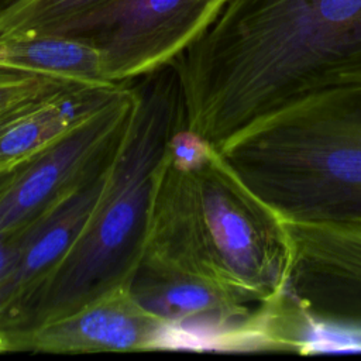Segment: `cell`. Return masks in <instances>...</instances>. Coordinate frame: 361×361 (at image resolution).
<instances>
[{
	"mask_svg": "<svg viewBox=\"0 0 361 361\" xmlns=\"http://www.w3.org/2000/svg\"><path fill=\"white\" fill-rule=\"evenodd\" d=\"M171 66L185 128L220 152L290 103L361 85V0H228Z\"/></svg>",
	"mask_w": 361,
	"mask_h": 361,
	"instance_id": "obj_1",
	"label": "cell"
},
{
	"mask_svg": "<svg viewBox=\"0 0 361 361\" xmlns=\"http://www.w3.org/2000/svg\"><path fill=\"white\" fill-rule=\"evenodd\" d=\"M138 267L204 278L258 305L286 289L290 243L281 216L214 147L193 164L165 147Z\"/></svg>",
	"mask_w": 361,
	"mask_h": 361,
	"instance_id": "obj_2",
	"label": "cell"
},
{
	"mask_svg": "<svg viewBox=\"0 0 361 361\" xmlns=\"http://www.w3.org/2000/svg\"><path fill=\"white\" fill-rule=\"evenodd\" d=\"M138 106L104 193L34 293L20 330L10 340V351L21 334L130 286L137 272L155 168L169 138L185 127L180 89L171 65L138 78Z\"/></svg>",
	"mask_w": 361,
	"mask_h": 361,
	"instance_id": "obj_3",
	"label": "cell"
},
{
	"mask_svg": "<svg viewBox=\"0 0 361 361\" xmlns=\"http://www.w3.org/2000/svg\"><path fill=\"white\" fill-rule=\"evenodd\" d=\"M220 154L283 220L361 221V85L290 103Z\"/></svg>",
	"mask_w": 361,
	"mask_h": 361,
	"instance_id": "obj_4",
	"label": "cell"
},
{
	"mask_svg": "<svg viewBox=\"0 0 361 361\" xmlns=\"http://www.w3.org/2000/svg\"><path fill=\"white\" fill-rule=\"evenodd\" d=\"M228 0H110L49 34L92 42L113 83L171 65L220 16Z\"/></svg>",
	"mask_w": 361,
	"mask_h": 361,
	"instance_id": "obj_5",
	"label": "cell"
},
{
	"mask_svg": "<svg viewBox=\"0 0 361 361\" xmlns=\"http://www.w3.org/2000/svg\"><path fill=\"white\" fill-rule=\"evenodd\" d=\"M283 223L290 243L286 290L331 333L336 351H361V221Z\"/></svg>",
	"mask_w": 361,
	"mask_h": 361,
	"instance_id": "obj_6",
	"label": "cell"
},
{
	"mask_svg": "<svg viewBox=\"0 0 361 361\" xmlns=\"http://www.w3.org/2000/svg\"><path fill=\"white\" fill-rule=\"evenodd\" d=\"M166 322L145 310L130 286L117 288L73 313L16 338L13 351L102 353L158 350Z\"/></svg>",
	"mask_w": 361,
	"mask_h": 361,
	"instance_id": "obj_7",
	"label": "cell"
},
{
	"mask_svg": "<svg viewBox=\"0 0 361 361\" xmlns=\"http://www.w3.org/2000/svg\"><path fill=\"white\" fill-rule=\"evenodd\" d=\"M0 66L87 86H113L102 52L92 42L62 34L0 37Z\"/></svg>",
	"mask_w": 361,
	"mask_h": 361,
	"instance_id": "obj_8",
	"label": "cell"
},
{
	"mask_svg": "<svg viewBox=\"0 0 361 361\" xmlns=\"http://www.w3.org/2000/svg\"><path fill=\"white\" fill-rule=\"evenodd\" d=\"M121 83L86 86L25 116L0 134V168L38 152L106 103Z\"/></svg>",
	"mask_w": 361,
	"mask_h": 361,
	"instance_id": "obj_9",
	"label": "cell"
},
{
	"mask_svg": "<svg viewBox=\"0 0 361 361\" xmlns=\"http://www.w3.org/2000/svg\"><path fill=\"white\" fill-rule=\"evenodd\" d=\"M110 0H18L0 10V37L49 34Z\"/></svg>",
	"mask_w": 361,
	"mask_h": 361,
	"instance_id": "obj_10",
	"label": "cell"
},
{
	"mask_svg": "<svg viewBox=\"0 0 361 361\" xmlns=\"http://www.w3.org/2000/svg\"><path fill=\"white\" fill-rule=\"evenodd\" d=\"M87 85L0 66V111L24 104H45Z\"/></svg>",
	"mask_w": 361,
	"mask_h": 361,
	"instance_id": "obj_11",
	"label": "cell"
},
{
	"mask_svg": "<svg viewBox=\"0 0 361 361\" xmlns=\"http://www.w3.org/2000/svg\"><path fill=\"white\" fill-rule=\"evenodd\" d=\"M61 99V97H59ZM55 102V100H54ZM52 103V102H51ZM48 104V103H45ZM45 104H24V106H17L13 109H7L0 111V134L3 131H6L7 128H10L11 126H14L17 121H20L21 118H24L25 116L31 114L32 111L38 110L39 107L45 106Z\"/></svg>",
	"mask_w": 361,
	"mask_h": 361,
	"instance_id": "obj_12",
	"label": "cell"
},
{
	"mask_svg": "<svg viewBox=\"0 0 361 361\" xmlns=\"http://www.w3.org/2000/svg\"><path fill=\"white\" fill-rule=\"evenodd\" d=\"M16 1H18V0H0V10H1V8H6V7H8L10 4L16 3Z\"/></svg>",
	"mask_w": 361,
	"mask_h": 361,
	"instance_id": "obj_13",
	"label": "cell"
},
{
	"mask_svg": "<svg viewBox=\"0 0 361 361\" xmlns=\"http://www.w3.org/2000/svg\"><path fill=\"white\" fill-rule=\"evenodd\" d=\"M8 166H10V165H8ZM4 168H6V166H4ZM0 169H3V168H0Z\"/></svg>",
	"mask_w": 361,
	"mask_h": 361,
	"instance_id": "obj_14",
	"label": "cell"
}]
</instances>
